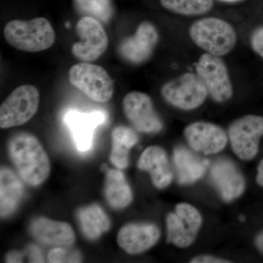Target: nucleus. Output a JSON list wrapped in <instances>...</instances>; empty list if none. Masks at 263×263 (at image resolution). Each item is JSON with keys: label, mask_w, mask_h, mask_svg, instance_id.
<instances>
[{"label": "nucleus", "mask_w": 263, "mask_h": 263, "mask_svg": "<svg viewBox=\"0 0 263 263\" xmlns=\"http://www.w3.org/2000/svg\"><path fill=\"white\" fill-rule=\"evenodd\" d=\"M8 152L24 182L37 186L48 179L49 158L37 138L29 133H18L10 140Z\"/></svg>", "instance_id": "f257e3e1"}, {"label": "nucleus", "mask_w": 263, "mask_h": 263, "mask_svg": "<svg viewBox=\"0 0 263 263\" xmlns=\"http://www.w3.org/2000/svg\"><path fill=\"white\" fill-rule=\"evenodd\" d=\"M5 41L19 51L37 53L51 48L56 41L54 29L47 18L10 21L3 31Z\"/></svg>", "instance_id": "f03ea898"}, {"label": "nucleus", "mask_w": 263, "mask_h": 263, "mask_svg": "<svg viewBox=\"0 0 263 263\" xmlns=\"http://www.w3.org/2000/svg\"><path fill=\"white\" fill-rule=\"evenodd\" d=\"M190 35L198 47L217 57L229 53L237 42L236 32L233 26L214 17L194 22L190 28Z\"/></svg>", "instance_id": "7ed1b4c3"}, {"label": "nucleus", "mask_w": 263, "mask_h": 263, "mask_svg": "<svg viewBox=\"0 0 263 263\" xmlns=\"http://www.w3.org/2000/svg\"><path fill=\"white\" fill-rule=\"evenodd\" d=\"M68 79L72 86L97 103H107L113 97L114 81L101 66L79 62L70 67Z\"/></svg>", "instance_id": "20e7f679"}, {"label": "nucleus", "mask_w": 263, "mask_h": 263, "mask_svg": "<svg viewBox=\"0 0 263 263\" xmlns=\"http://www.w3.org/2000/svg\"><path fill=\"white\" fill-rule=\"evenodd\" d=\"M40 98L33 85H22L13 90L0 107V127L7 129L29 122L37 112Z\"/></svg>", "instance_id": "39448f33"}, {"label": "nucleus", "mask_w": 263, "mask_h": 263, "mask_svg": "<svg viewBox=\"0 0 263 263\" xmlns=\"http://www.w3.org/2000/svg\"><path fill=\"white\" fill-rule=\"evenodd\" d=\"M162 98L170 105L183 110L199 108L209 94L197 74L186 72L167 81L161 88Z\"/></svg>", "instance_id": "423d86ee"}, {"label": "nucleus", "mask_w": 263, "mask_h": 263, "mask_svg": "<svg viewBox=\"0 0 263 263\" xmlns=\"http://www.w3.org/2000/svg\"><path fill=\"white\" fill-rule=\"evenodd\" d=\"M76 31L80 41L72 45L71 51L80 61L94 62L108 49V34L103 24L97 19L83 16L76 24Z\"/></svg>", "instance_id": "0eeeda50"}, {"label": "nucleus", "mask_w": 263, "mask_h": 263, "mask_svg": "<svg viewBox=\"0 0 263 263\" xmlns=\"http://www.w3.org/2000/svg\"><path fill=\"white\" fill-rule=\"evenodd\" d=\"M228 136L235 155L242 160H252L258 153L263 136V117L247 115L236 119L230 124Z\"/></svg>", "instance_id": "6e6552de"}, {"label": "nucleus", "mask_w": 263, "mask_h": 263, "mask_svg": "<svg viewBox=\"0 0 263 263\" xmlns=\"http://www.w3.org/2000/svg\"><path fill=\"white\" fill-rule=\"evenodd\" d=\"M202 218L200 212L190 204L181 202L166 217L168 243L179 248H187L195 241L201 228Z\"/></svg>", "instance_id": "1a4fd4ad"}, {"label": "nucleus", "mask_w": 263, "mask_h": 263, "mask_svg": "<svg viewBox=\"0 0 263 263\" xmlns=\"http://www.w3.org/2000/svg\"><path fill=\"white\" fill-rule=\"evenodd\" d=\"M196 71L213 100L224 103L232 98L233 86L228 68L220 57L204 53L199 59Z\"/></svg>", "instance_id": "9d476101"}, {"label": "nucleus", "mask_w": 263, "mask_h": 263, "mask_svg": "<svg viewBox=\"0 0 263 263\" xmlns=\"http://www.w3.org/2000/svg\"><path fill=\"white\" fill-rule=\"evenodd\" d=\"M122 105L125 117L137 130L144 133H157L162 130L163 124L148 95L131 91L123 99Z\"/></svg>", "instance_id": "9b49d317"}, {"label": "nucleus", "mask_w": 263, "mask_h": 263, "mask_svg": "<svg viewBox=\"0 0 263 263\" xmlns=\"http://www.w3.org/2000/svg\"><path fill=\"white\" fill-rule=\"evenodd\" d=\"M158 40V32L155 25L149 22H143L133 35L121 41L118 46V53L125 61L139 65L150 58Z\"/></svg>", "instance_id": "f8f14e48"}, {"label": "nucleus", "mask_w": 263, "mask_h": 263, "mask_svg": "<svg viewBox=\"0 0 263 263\" xmlns=\"http://www.w3.org/2000/svg\"><path fill=\"white\" fill-rule=\"evenodd\" d=\"M183 135L194 151L205 155L219 153L228 143V136L224 129L212 123H193L185 128Z\"/></svg>", "instance_id": "ddd939ff"}, {"label": "nucleus", "mask_w": 263, "mask_h": 263, "mask_svg": "<svg viewBox=\"0 0 263 263\" xmlns=\"http://www.w3.org/2000/svg\"><path fill=\"white\" fill-rule=\"evenodd\" d=\"M158 227L151 223H129L119 230L118 245L127 253H143L153 247L160 239Z\"/></svg>", "instance_id": "4468645a"}, {"label": "nucleus", "mask_w": 263, "mask_h": 263, "mask_svg": "<svg viewBox=\"0 0 263 263\" xmlns=\"http://www.w3.org/2000/svg\"><path fill=\"white\" fill-rule=\"evenodd\" d=\"M210 175L213 183L224 201H232L245 193V178L231 160L224 158L216 160L211 168Z\"/></svg>", "instance_id": "2eb2a0df"}, {"label": "nucleus", "mask_w": 263, "mask_h": 263, "mask_svg": "<svg viewBox=\"0 0 263 263\" xmlns=\"http://www.w3.org/2000/svg\"><path fill=\"white\" fill-rule=\"evenodd\" d=\"M105 119L106 115L101 110L83 113L72 110L66 114L65 122L70 128L78 149L86 152L91 148L95 129Z\"/></svg>", "instance_id": "dca6fc26"}, {"label": "nucleus", "mask_w": 263, "mask_h": 263, "mask_svg": "<svg viewBox=\"0 0 263 263\" xmlns=\"http://www.w3.org/2000/svg\"><path fill=\"white\" fill-rule=\"evenodd\" d=\"M29 230L33 238L43 245L67 247L73 245L76 240L73 229L65 221L37 217L31 222Z\"/></svg>", "instance_id": "f3484780"}, {"label": "nucleus", "mask_w": 263, "mask_h": 263, "mask_svg": "<svg viewBox=\"0 0 263 263\" xmlns=\"http://www.w3.org/2000/svg\"><path fill=\"white\" fill-rule=\"evenodd\" d=\"M138 167L150 174L154 186L159 190L167 187L173 180V172L167 153L160 146H152L143 151Z\"/></svg>", "instance_id": "a211bd4d"}, {"label": "nucleus", "mask_w": 263, "mask_h": 263, "mask_svg": "<svg viewBox=\"0 0 263 263\" xmlns=\"http://www.w3.org/2000/svg\"><path fill=\"white\" fill-rule=\"evenodd\" d=\"M173 159L178 181L181 185L192 184L201 179L209 165V160L182 146L175 148Z\"/></svg>", "instance_id": "6ab92c4d"}, {"label": "nucleus", "mask_w": 263, "mask_h": 263, "mask_svg": "<svg viewBox=\"0 0 263 263\" xmlns=\"http://www.w3.org/2000/svg\"><path fill=\"white\" fill-rule=\"evenodd\" d=\"M23 185L12 170L2 167L0 171V214L7 217L13 214L23 196Z\"/></svg>", "instance_id": "aec40b11"}, {"label": "nucleus", "mask_w": 263, "mask_h": 263, "mask_svg": "<svg viewBox=\"0 0 263 263\" xmlns=\"http://www.w3.org/2000/svg\"><path fill=\"white\" fill-rule=\"evenodd\" d=\"M104 193L113 209H123L133 201V193L124 174L118 170H109L105 178Z\"/></svg>", "instance_id": "412c9836"}, {"label": "nucleus", "mask_w": 263, "mask_h": 263, "mask_svg": "<svg viewBox=\"0 0 263 263\" xmlns=\"http://www.w3.org/2000/svg\"><path fill=\"white\" fill-rule=\"evenodd\" d=\"M110 160L117 168L124 169L129 164V151L138 142L136 132L125 126H118L112 132Z\"/></svg>", "instance_id": "4be33fe9"}, {"label": "nucleus", "mask_w": 263, "mask_h": 263, "mask_svg": "<svg viewBox=\"0 0 263 263\" xmlns=\"http://www.w3.org/2000/svg\"><path fill=\"white\" fill-rule=\"evenodd\" d=\"M79 219L84 235L91 240L100 238L110 228L108 216L97 204L80 209Z\"/></svg>", "instance_id": "5701e85b"}, {"label": "nucleus", "mask_w": 263, "mask_h": 263, "mask_svg": "<svg viewBox=\"0 0 263 263\" xmlns=\"http://www.w3.org/2000/svg\"><path fill=\"white\" fill-rule=\"evenodd\" d=\"M164 9L176 14L199 15L210 11L214 5L213 0H160Z\"/></svg>", "instance_id": "b1692460"}, {"label": "nucleus", "mask_w": 263, "mask_h": 263, "mask_svg": "<svg viewBox=\"0 0 263 263\" xmlns=\"http://www.w3.org/2000/svg\"><path fill=\"white\" fill-rule=\"evenodd\" d=\"M75 4L84 16L92 17L101 23H108L113 15L110 0H75Z\"/></svg>", "instance_id": "393cba45"}, {"label": "nucleus", "mask_w": 263, "mask_h": 263, "mask_svg": "<svg viewBox=\"0 0 263 263\" xmlns=\"http://www.w3.org/2000/svg\"><path fill=\"white\" fill-rule=\"evenodd\" d=\"M48 260L51 263L81 262V254L76 251H68L57 247L49 252Z\"/></svg>", "instance_id": "a878e982"}, {"label": "nucleus", "mask_w": 263, "mask_h": 263, "mask_svg": "<svg viewBox=\"0 0 263 263\" xmlns=\"http://www.w3.org/2000/svg\"><path fill=\"white\" fill-rule=\"evenodd\" d=\"M251 45L254 51L263 58V27H259L252 33Z\"/></svg>", "instance_id": "bb28decb"}, {"label": "nucleus", "mask_w": 263, "mask_h": 263, "mask_svg": "<svg viewBox=\"0 0 263 263\" xmlns=\"http://www.w3.org/2000/svg\"><path fill=\"white\" fill-rule=\"evenodd\" d=\"M190 262L192 263H228L231 262V261L226 259L219 258V257H214V256L201 254V255L193 257V259H190Z\"/></svg>", "instance_id": "cd10ccee"}, {"label": "nucleus", "mask_w": 263, "mask_h": 263, "mask_svg": "<svg viewBox=\"0 0 263 263\" xmlns=\"http://www.w3.org/2000/svg\"><path fill=\"white\" fill-rule=\"evenodd\" d=\"M29 258L33 262H44L43 260V257L42 254H41V251L34 247L32 246L29 249Z\"/></svg>", "instance_id": "c85d7f7f"}, {"label": "nucleus", "mask_w": 263, "mask_h": 263, "mask_svg": "<svg viewBox=\"0 0 263 263\" xmlns=\"http://www.w3.org/2000/svg\"><path fill=\"white\" fill-rule=\"evenodd\" d=\"M24 254L21 252H13L8 254L7 256V262H23Z\"/></svg>", "instance_id": "c756f323"}, {"label": "nucleus", "mask_w": 263, "mask_h": 263, "mask_svg": "<svg viewBox=\"0 0 263 263\" xmlns=\"http://www.w3.org/2000/svg\"><path fill=\"white\" fill-rule=\"evenodd\" d=\"M256 181L259 186L263 187V159L259 162L257 167V175L256 177Z\"/></svg>", "instance_id": "7c9ffc66"}, {"label": "nucleus", "mask_w": 263, "mask_h": 263, "mask_svg": "<svg viewBox=\"0 0 263 263\" xmlns=\"http://www.w3.org/2000/svg\"><path fill=\"white\" fill-rule=\"evenodd\" d=\"M255 245L257 249L263 254V231L259 233L255 238Z\"/></svg>", "instance_id": "2f4dec72"}, {"label": "nucleus", "mask_w": 263, "mask_h": 263, "mask_svg": "<svg viewBox=\"0 0 263 263\" xmlns=\"http://www.w3.org/2000/svg\"><path fill=\"white\" fill-rule=\"evenodd\" d=\"M219 1L224 2V3H235V2L240 1V0H219Z\"/></svg>", "instance_id": "473e14b6"}, {"label": "nucleus", "mask_w": 263, "mask_h": 263, "mask_svg": "<svg viewBox=\"0 0 263 263\" xmlns=\"http://www.w3.org/2000/svg\"><path fill=\"white\" fill-rule=\"evenodd\" d=\"M239 219L240 221H245V216H243V215H240L239 216Z\"/></svg>", "instance_id": "72a5a7b5"}]
</instances>
